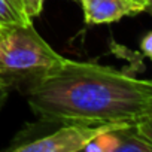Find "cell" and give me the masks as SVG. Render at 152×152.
<instances>
[{
	"label": "cell",
	"mask_w": 152,
	"mask_h": 152,
	"mask_svg": "<svg viewBox=\"0 0 152 152\" xmlns=\"http://www.w3.org/2000/svg\"><path fill=\"white\" fill-rule=\"evenodd\" d=\"M133 2H137V3H140V5H143V6H146V3L149 2V0H133Z\"/></svg>",
	"instance_id": "cell-11"
},
{
	"label": "cell",
	"mask_w": 152,
	"mask_h": 152,
	"mask_svg": "<svg viewBox=\"0 0 152 152\" xmlns=\"http://www.w3.org/2000/svg\"><path fill=\"white\" fill-rule=\"evenodd\" d=\"M84 9L85 23L90 26L110 24L124 17L137 15L145 6L133 0H79Z\"/></svg>",
	"instance_id": "cell-4"
},
{
	"label": "cell",
	"mask_w": 152,
	"mask_h": 152,
	"mask_svg": "<svg viewBox=\"0 0 152 152\" xmlns=\"http://www.w3.org/2000/svg\"><path fill=\"white\" fill-rule=\"evenodd\" d=\"M14 2H15V3H17V6H18V8L23 11V6H21V0H14ZM23 12H24V11H23Z\"/></svg>",
	"instance_id": "cell-12"
},
{
	"label": "cell",
	"mask_w": 152,
	"mask_h": 152,
	"mask_svg": "<svg viewBox=\"0 0 152 152\" xmlns=\"http://www.w3.org/2000/svg\"><path fill=\"white\" fill-rule=\"evenodd\" d=\"M21 6L28 18H34L43 9V0H21Z\"/></svg>",
	"instance_id": "cell-6"
},
{
	"label": "cell",
	"mask_w": 152,
	"mask_h": 152,
	"mask_svg": "<svg viewBox=\"0 0 152 152\" xmlns=\"http://www.w3.org/2000/svg\"><path fill=\"white\" fill-rule=\"evenodd\" d=\"M12 87V81L6 76L0 75V109L3 107V104L6 103L8 97H9V91Z\"/></svg>",
	"instance_id": "cell-8"
},
{
	"label": "cell",
	"mask_w": 152,
	"mask_h": 152,
	"mask_svg": "<svg viewBox=\"0 0 152 152\" xmlns=\"http://www.w3.org/2000/svg\"><path fill=\"white\" fill-rule=\"evenodd\" d=\"M0 33H2V27H0Z\"/></svg>",
	"instance_id": "cell-13"
},
{
	"label": "cell",
	"mask_w": 152,
	"mask_h": 152,
	"mask_svg": "<svg viewBox=\"0 0 152 152\" xmlns=\"http://www.w3.org/2000/svg\"><path fill=\"white\" fill-rule=\"evenodd\" d=\"M140 48H142V52L152 60V31H149L148 34L143 36L142 42H140Z\"/></svg>",
	"instance_id": "cell-9"
},
{
	"label": "cell",
	"mask_w": 152,
	"mask_h": 152,
	"mask_svg": "<svg viewBox=\"0 0 152 152\" xmlns=\"http://www.w3.org/2000/svg\"><path fill=\"white\" fill-rule=\"evenodd\" d=\"M24 97L31 112L51 124L137 122L152 115V79L69 58L30 78Z\"/></svg>",
	"instance_id": "cell-1"
},
{
	"label": "cell",
	"mask_w": 152,
	"mask_h": 152,
	"mask_svg": "<svg viewBox=\"0 0 152 152\" xmlns=\"http://www.w3.org/2000/svg\"><path fill=\"white\" fill-rule=\"evenodd\" d=\"M60 128L45 136H33L20 142H12L5 151L12 152H78L99 134L124 122L91 124L81 121L58 122Z\"/></svg>",
	"instance_id": "cell-3"
},
{
	"label": "cell",
	"mask_w": 152,
	"mask_h": 152,
	"mask_svg": "<svg viewBox=\"0 0 152 152\" xmlns=\"http://www.w3.org/2000/svg\"><path fill=\"white\" fill-rule=\"evenodd\" d=\"M143 12H148L149 15H152V0H149V2L146 3V6H145V11Z\"/></svg>",
	"instance_id": "cell-10"
},
{
	"label": "cell",
	"mask_w": 152,
	"mask_h": 152,
	"mask_svg": "<svg viewBox=\"0 0 152 152\" xmlns=\"http://www.w3.org/2000/svg\"><path fill=\"white\" fill-rule=\"evenodd\" d=\"M31 18H28L14 0H0V27L9 26H21L30 24Z\"/></svg>",
	"instance_id": "cell-5"
},
{
	"label": "cell",
	"mask_w": 152,
	"mask_h": 152,
	"mask_svg": "<svg viewBox=\"0 0 152 152\" xmlns=\"http://www.w3.org/2000/svg\"><path fill=\"white\" fill-rule=\"evenodd\" d=\"M63 58L36 31L33 23L2 27L0 75L6 78H34Z\"/></svg>",
	"instance_id": "cell-2"
},
{
	"label": "cell",
	"mask_w": 152,
	"mask_h": 152,
	"mask_svg": "<svg viewBox=\"0 0 152 152\" xmlns=\"http://www.w3.org/2000/svg\"><path fill=\"white\" fill-rule=\"evenodd\" d=\"M136 128H137V131L152 145V115L139 119V121L136 122Z\"/></svg>",
	"instance_id": "cell-7"
}]
</instances>
